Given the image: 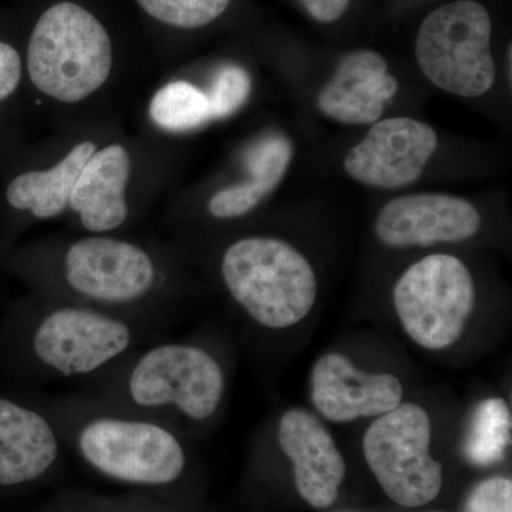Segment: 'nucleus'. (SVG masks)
I'll list each match as a JSON object with an SVG mask.
<instances>
[{
	"instance_id": "f257e3e1",
	"label": "nucleus",
	"mask_w": 512,
	"mask_h": 512,
	"mask_svg": "<svg viewBox=\"0 0 512 512\" xmlns=\"http://www.w3.org/2000/svg\"><path fill=\"white\" fill-rule=\"evenodd\" d=\"M113 67L109 33L89 10L62 2L37 20L28 49L30 80L46 96L77 103L99 90Z\"/></svg>"
},
{
	"instance_id": "f03ea898",
	"label": "nucleus",
	"mask_w": 512,
	"mask_h": 512,
	"mask_svg": "<svg viewBox=\"0 0 512 512\" xmlns=\"http://www.w3.org/2000/svg\"><path fill=\"white\" fill-rule=\"evenodd\" d=\"M229 293L259 325L284 329L308 316L316 301V276L305 256L276 238H245L222 259Z\"/></svg>"
},
{
	"instance_id": "7ed1b4c3",
	"label": "nucleus",
	"mask_w": 512,
	"mask_h": 512,
	"mask_svg": "<svg viewBox=\"0 0 512 512\" xmlns=\"http://www.w3.org/2000/svg\"><path fill=\"white\" fill-rule=\"evenodd\" d=\"M491 33L487 9L474 0H457L433 10L416 40L421 72L448 93L468 99L483 96L495 80Z\"/></svg>"
},
{
	"instance_id": "20e7f679",
	"label": "nucleus",
	"mask_w": 512,
	"mask_h": 512,
	"mask_svg": "<svg viewBox=\"0 0 512 512\" xmlns=\"http://www.w3.org/2000/svg\"><path fill=\"white\" fill-rule=\"evenodd\" d=\"M476 291L470 271L453 255L426 256L394 286L393 301L404 330L423 348L446 349L461 333Z\"/></svg>"
},
{
	"instance_id": "39448f33",
	"label": "nucleus",
	"mask_w": 512,
	"mask_h": 512,
	"mask_svg": "<svg viewBox=\"0 0 512 512\" xmlns=\"http://www.w3.org/2000/svg\"><path fill=\"white\" fill-rule=\"evenodd\" d=\"M430 439L429 414L413 403H400L367 429V464L394 503L421 507L439 495L443 474L430 456Z\"/></svg>"
},
{
	"instance_id": "423d86ee",
	"label": "nucleus",
	"mask_w": 512,
	"mask_h": 512,
	"mask_svg": "<svg viewBox=\"0 0 512 512\" xmlns=\"http://www.w3.org/2000/svg\"><path fill=\"white\" fill-rule=\"evenodd\" d=\"M77 446L90 466L124 483L170 484L185 467L180 441L151 421L113 417L92 420L80 430Z\"/></svg>"
},
{
	"instance_id": "0eeeda50",
	"label": "nucleus",
	"mask_w": 512,
	"mask_h": 512,
	"mask_svg": "<svg viewBox=\"0 0 512 512\" xmlns=\"http://www.w3.org/2000/svg\"><path fill=\"white\" fill-rule=\"evenodd\" d=\"M128 393L138 406H171L192 420H205L220 406L224 375L214 357L197 346L161 345L133 367Z\"/></svg>"
},
{
	"instance_id": "6e6552de",
	"label": "nucleus",
	"mask_w": 512,
	"mask_h": 512,
	"mask_svg": "<svg viewBox=\"0 0 512 512\" xmlns=\"http://www.w3.org/2000/svg\"><path fill=\"white\" fill-rule=\"evenodd\" d=\"M131 340V329L119 318L92 309L60 308L37 326L33 350L53 372L83 376L126 352Z\"/></svg>"
},
{
	"instance_id": "1a4fd4ad",
	"label": "nucleus",
	"mask_w": 512,
	"mask_h": 512,
	"mask_svg": "<svg viewBox=\"0 0 512 512\" xmlns=\"http://www.w3.org/2000/svg\"><path fill=\"white\" fill-rule=\"evenodd\" d=\"M64 266L70 288L101 303L137 301L156 282V266L150 255L120 239H80L67 251Z\"/></svg>"
},
{
	"instance_id": "9d476101",
	"label": "nucleus",
	"mask_w": 512,
	"mask_h": 512,
	"mask_svg": "<svg viewBox=\"0 0 512 512\" xmlns=\"http://www.w3.org/2000/svg\"><path fill=\"white\" fill-rule=\"evenodd\" d=\"M437 144L429 124L406 117L376 121L346 156V173L369 187H404L419 180Z\"/></svg>"
},
{
	"instance_id": "9b49d317",
	"label": "nucleus",
	"mask_w": 512,
	"mask_h": 512,
	"mask_svg": "<svg viewBox=\"0 0 512 512\" xmlns=\"http://www.w3.org/2000/svg\"><path fill=\"white\" fill-rule=\"evenodd\" d=\"M480 227V212L470 201L426 192L387 202L377 217L376 234L389 247H429L466 241Z\"/></svg>"
},
{
	"instance_id": "f8f14e48",
	"label": "nucleus",
	"mask_w": 512,
	"mask_h": 512,
	"mask_svg": "<svg viewBox=\"0 0 512 512\" xmlns=\"http://www.w3.org/2000/svg\"><path fill=\"white\" fill-rule=\"evenodd\" d=\"M402 399V383L396 376L363 372L339 353L320 357L313 367L312 402L330 421L382 416L396 409Z\"/></svg>"
},
{
	"instance_id": "ddd939ff",
	"label": "nucleus",
	"mask_w": 512,
	"mask_h": 512,
	"mask_svg": "<svg viewBox=\"0 0 512 512\" xmlns=\"http://www.w3.org/2000/svg\"><path fill=\"white\" fill-rule=\"evenodd\" d=\"M278 441L295 468V483L303 500L315 508L335 503L346 466L322 423L306 410H289L279 421Z\"/></svg>"
},
{
	"instance_id": "4468645a",
	"label": "nucleus",
	"mask_w": 512,
	"mask_h": 512,
	"mask_svg": "<svg viewBox=\"0 0 512 512\" xmlns=\"http://www.w3.org/2000/svg\"><path fill=\"white\" fill-rule=\"evenodd\" d=\"M397 92V82L387 74V63L373 50H357L340 59L335 74L319 94V109L345 124H375L384 101Z\"/></svg>"
},
{
	"instance_id": "2eb2a0df",
	"label": "nucleus",
	"mask_w": 512,
	"mask_h": 512,
	"mask_svg": "<svg viewBox=\"0 0 512 512\" xmlns=\"http://www.w3.org/2000/svg\"><path fill=\"white\" fill-rule=\"evenodd\" d=\"M130 173V156L120 144L94 151L77 178L69 202L84 228L99 234L113 231L126 222Z\"/></svg>"
},
{
	"instance_id": "dca6fc26",
	"label": "nucleus",
	"mask_w": 512,
	"mask_h": 512,
	"mask_svg": "<svg viewBox=\"0 0 512 512\" xmlns=\"http://www.w3.org/2000/svg\"><path fill=\"white\" fill-rule=\"evenodd\" d=\"M59 457V440L49 421L28 407L0 399V485L42 477Z\"/></svg>"
},
{
	"instance_id": "f3484780",
	"label": "nucleus",
	"mask_w": 512,
	"mask_h": 512,
	"mask_svg": "<svg viewBox=\"0 0 512 512\" xmlns=\"http://www.w3.org/2000/svg\"><path fill=\"white\" fill-rule=\"evenodd\" d=\"M94 151L96 146L92 141H83L50 170L19 175L6 191L9 204L42 220L57 217L69 207L77 178Z\"/></svg>"
},
{
	"instance_id": "a211bd4d",
	"label": "nucleus",
	"mask_w": 512,
	"mask_h": 512,
	"mask_svg": "<svg viewBox=\"0 0 512 512\" xmlns=\"http://www.w3.org/2000/svg\"><path fill=\"white\" fill-rule=\"evenodd\" d=\"M511 426L510 409L503 399L483 400L471 414L464 456L476 466H491L503 460L511 444Z\"/></svg>"
},
{
	"instance_id": "6ab92c4d",
	"label": "nucleus",
	"mask_w": 512,
	"mask_h": 512,
	"mask_svg": "<svg viewBox=\"0 0 512 512\" xmlns=\"http://www.w3.org/2000/svg\"><path fill=\"white\" fill-rule=\"evenodd\" d=\"M150 116L167 131H190L212 120L207 93L184 80L165 84L154 94Z\"/></svg>"
},
{
	"instance_id": "aec40b11",
	"label": "nucleus",
	"mask_w": 512,
	"mask_h": 512,
	"mask_svg": "<svg viewBox=\"0 0 512 512\" xmlns=\"http://www.w3.org/2000/svg\"><path fill=\"white\" fill-rule=\"evenodd\" d=\"M291 158L292 144L288 138L278 134L259 138L245 151L244 163L249 174L247 184L266 197L281 183Z\"/></svg>"
},
{
	"instance_id": "412c9836",
	"label": "nucleus",
	"mask_w": 512,
	"mask_h": 512,
	"mask_svg": "<svg viewBox=\"0 0 512 512\" xmlns=\"http://www.w3.org/2000/svg\"><path fill=\"white\" fill-rule=\"evenodd\" d=\"M151 18L180 29L210 25L227 10L231 0H137Z\"/></svg>"
},
{
	"instance_id": "4be33fe9",
	"label": "nucleus",
	"mask_w": 512,
	"mask_h": 512,
	"mask_svg": "<svg viewBox=\"0 0 512 512\" xmlns=\"http://www.w3.org/2000/svg\"><path fill=\"white\" fill-rule=\"evenodd\" d=\"M249 93L251 77L242 67L234 64L222 67L207 93L212 120L225 119L237 113L248 100Z\"/></svg>"
},
{
	"instance_id": "5701e85b",
	"label": "nucleus",
	"mask_w": 512,
	"mask_h": 512,
	"mask_svg": "<svg viewBox=\"0 0 512 512\" xmlns=\"http://www.w3.org/2000/svg\"><path fill=\"white\" fill-rule=\"evenodd\" d=\"M262 200H264V197L255 188L247 183H242L218 191L211 198L208 210L215 218L231 220V218L248 214Z\"/></svg>"
},
{
	"instance_id": "b1692460",
	"label": "nucleus",
	"mask_w": 512,
	"mask_h": 512,
	"mask_svg": "<svg viewBox=\"0 0 512 512\" xmlns=\"http://www.w3.org/2000/svg\"><path fill=\"white\" fill-rule=\"evenodd\" d=\"M512 483L503 477L490 478L474 488L468 497V512H511Z\"/></svg>"
},
{
	"instance_id": "393cba45",
	"label": "nucleus",
	"mask_w": 512,
	"mask_h": 512,
	"mask_svg": "<svg viewBox=\"0 0 512 512\" xmlns=\"http://www.w3.org/2000/svg\"><path fill=\"white\" fill-rule=\"evenodd\" d=\"M22 77V60L8 43L0 42V101L15 93Z\"/></svg>"
},
{
	"instance_id": "a878e982",
	"label": "nucleus",
	"mask_w": 512,
	"mask_h": 512,
	"mask_svg": "<svg viewBox=\"0 0 512 512\" xmlns=\"http://www.w3.org/2000/svg\"><path fill=\"white\" fill-rule=\"evenodd\" d=\"M312 18L319 22H335L348 9L349 0H302Z\"/></svg>"
}]
</instances>
